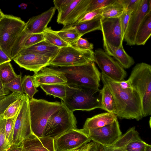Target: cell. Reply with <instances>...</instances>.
<instances>
[{
  "mask_svg": "<svg viewBox=\"0 0 151 151\" xmlns=\"http://www.w3.org/2000/svg\"><path fill=\"white\" fill-rule=\"evenodd\" d=\"M101 79L113 96L117 109V117L121 119H135L137 121L142 119L141 99L136 91L132 88H122L116 81L102 73Z\"/></svg>",
  "mask_w": 151,
  "mask_h": 151,
  "instance_id": "6da1fadb",
  "label": "cell"
},
{
  "mask_svg": "<svg viewBox=\"0 0 151 151\" xmlns=\"http://www.w3.org/2000/svg\"><path fill=\"white\" fill-rule=\"evenodd\" d=\"M62 73L67 80V85L75 88H99L101 73L94 62L73 67H54Z\"/></svg>",
  "mask_w": 151,
  "mask_h": 151,
  "instance_id": "7a4b0ae2",
  "label": "cell"
},
{
  "mask_svg": "<svg viewBox=\"0 0 151 151\" xmlns=\"http://www.w3.org/2000/svg\"><path fill=\"white\" fill-rule=\"evenodd\" d=\"M141 99L143 117L151 114V66L145 63L137 64L128 80Z\"/></svg>",
  "mask_w": 151,
  "mask_h": 151,
  "instance_id": "3957f363",
  "label": "cell"
},
{
  "mask_svg": "<svg viewBox=\"0 0 151 151\" xmlns=\"http://www.w3.org/2000/svg\"><path fill=\"white\" fill-rule=\"evenodd\" d=\"M63 101L73 112L76 110L89 111L97 108L103 109L101 90L99 88L70 87Z\"/></svg>",
  "mask_w": 151,
  "mask_h": 151,
  "instance_id": "277c9868",
  "label": "cell"
},
{
  "mask_svg": "<svg viewBox=\"0 0 151 151\" xmlns=\"http://www.w3.org/2000/svg\"><path fill=\"white\" fill-rule=\"evenodd\" d=\"M29 103L32 133L38 137H42L49 118L61 108V103L33 98L29 99Z\"/></svg>",
  "mask_w": 151,
  "mask_h": 151,
  "instance_id": "5b68a950",
  "label": "cell"
},
{
  "mask_svg": "<svg viewBox=\"0 0 151 151\" xmlns=\"http://www.w3.org/2000/svg\"><path fill=\"white\" fill-rule=\"evenodd\" d=\"M62 106L49 117L43 136L55 139L68 131L77 128V121L73 112L61 100Z\"/></svg>",
  "mask_w": 151,
  "mask_h": 151,
  "instance_id": "8992f818",
  "label": "cell"
},
{
  "mask_svg": "<svg viewBox=\"0 0 151 151\" xmlns=\"http://www.w3.org/2000/svg\"><path fill=\"white\" fill-rule=\"evenodd\" d=\"M94 62V52L82 49L74 45L60 48L56 55L50 62L49 65L54 67L79 66Z\"/></svg>",
  "mask_w": 151,
  "mask_h": 151,
  "instance_id": "52a82bcc",
  "label": "cell"
},
{
  "mask_svg": "<svg viewBox=\"0 0 151 151\" xmlns=\"http://www.w3.org/2000/svg\"><path fill=\"white\" fill-rule=\"evenodd\" d=\"M25 24L20 18L9 14H4L0 20V46L11 59L12 49Z\"/></svg>",
  "mask_w": 151,
  "mask_h": 151,
  "instance_id": "ba28073f",
  "label": "cell"
},
{
  "mask_svg": "<svg viewBox=\"0 0 151 151\" xmlns=\"http://www.w3.org/2000/svg\"><path fill=\"white\" fill-rule=\"evenodd\" d=\"M29 97L23 94L22 101L14 125L12 145H19L33 134L31 128Z\"/></svg>",
  "mask_w": 151,
  "mask_h": 151,
  "instance_id": "9c48e42d",
  "label": "cell"
},
{
  "mask_svg": "<svg viewBox=\"0 0 151 151\" xmlns=\"http://www.w3.org/2000/svg\"><path fill=\"white\" fill-rule=\"evenodd\" d=\"M91 141L83 129H72L54 139V147L57 151L77 150Z\"/></svg>",
  "mask_w": 151,
  "mask_h": 151,
  "instance_id": "30bf717a",
  "label": "cell"
},
{
  "mask_svg": "<svg viewBox=\"0 0 151 151\" xmlns=\"http://www.w3.org/2000/svg\"><path fill=\"white\" fill-rule=\"evenodd\" d=\"M96 63L105 76L115 81L124 80L127 73L124 68L103 50L98 49L94 52Z\"/></svg>",
  "mask_w": 151,
  "mask_h": 151,
  "instance_id": "8fae6325",
  "label": "cell"
},
{
  "mask_svg": "<svg viewBox=\"0 0 151 151\" xmlns=\"http://www.w3.org/2000/svg\"><path fill=\"white\" fill-rule=\"evenodd\" d=\"M85 131L93 142L105 146L113 145L122 135L117 119L101 127Z\"/></svg>",
  "mask_w": 151,
  "mask_h": 151,
  "instance_id": "7c38bea8",
  "label": "cell"
},
{
  "mask_svg": "<svg viewBox=\"0 0 151 151\" xmlns=\"http://www.w3.org/2000/svg\"><path fill=\"white\" fill-rule=\"evenodd\" d=\"M151 11V0H140L132 13L124 40L129 45H135V39L138 29L147 14Z\"/></svg>",
  "mask_w": 151,
  "mask_h": 151,
  "instance_id": "4fadbf2b",
  "label": "cell"
},
{
  "mask_svg": "<svg viewBox=\"0 0 151 151\" xmlns=\"http://www.w3.org/2000/svg\"><path fill=\"white\" fill-rule=\"evenodd\" d=\"M103 41L112 46L119 47L123 44L120 18H104L101 19V30Z\"/></svg>",
  "mask_w": 151,
  "mask_h": 151,
  "instance_id": "5bb4252c",
  "label": "cell"
},
{
  "mask_svg": "<svg viewBox=\"0 0 151 151\" xmlns=\"http://www.w3.org/2000/svg\"><path fill=\"white\" fill-rule=\"evenodd\" d=\"M52 59L47 56L26 52H20L13 59L20 68L37 73L49 65Z\"/></svg>",
  "mask_w": 151,
  "mask_h": 151,
  "instance_id": "9a60e30c",
  "label": "cell"
},
{
  "mask_svg": "<svg viewBox=\"0 0 151 151\" xmlns=\"http://www.w3.org/2000/svg\"><path fill=\"white\" fill-rule=\"evenodd\" d=\"M32 76L36 88L43 85L67 84V80L63 74L51 66L42 68Z\"/></svg>",
  "mask_w": 151,
  "mask_h": 151,
  "instance_id": "2e32d148",
  "label": "cell"
},
{
  "mask_svg": "<svg viewBox=\"0 0 151 151\" xmlns=\"http://www.w3.org/2000/svg\"><path fill=\"white\" fill-rule=\"evenodd\" d=\"M56 9L52 7L38 15L30 18L26 23L23 30L32 34L43 32L53 17Z\"/></svg>",
  "mask_w": 151,
  "mask_h": 151,
  "instance_id": "e0dca14e",
  "label": "cell"
},
{
  "mask_svg": "<svg viewBox=\"0 0 151 151\" xmlns=\"http://www.w3.org/2000/svg\"><path fill=\"white\" fill-rule=\"evenodd\" d=\"M24 151H54V139L42 136L38 137L33 134L19 145Z\"/></svg>",
  "mask_w": 151,
  "mask_h": 151,
  "instance_id": "ac0fdd59",
  "label": "cell"
},
{
  "mask_svg": "<svg viewBox=\"0 0 151 151\" xmlns=\"http://www.w3.org/2000/svg\"><path fill=\"white\" fill-rule=\"evenodd\" d=\"M103 45L104 51L113 57L123 68H129L134 64V60L125 52L123 44L116 47L103 41Z\"/></svg>",
  "mask_w": 151,
  "mask_h": 151,
  "instance_id": "d6986e66",
  "label": "cell"
},
{
  "mask_svg": "<svg viewBox=\"0 0 151 151\" xmlns=\"http://www.w3.org/2000/svg\"><path fill=\"white\" fill-rule=\"evenodd\" d=\"M116 119L117 116L114 114L108 112L100 114L87 118L83 129L86 130L101 128L112 123Z\"/></svg>",
  "mask_w": 151,
  "mask_h": 151,
  "instance_id": "ffe728a7",
  "label": "cell"
},
{
  "mask_svg": "<svg viewBox=\"0 0 151 151\" xmlns=\"http://www.w3.org/2000/svg\"><path fill=\"white\" fill-rule=\"evenodd\" d=\"M60 48L44 40L34 45L23 49L21 52H32L47 57L52 59L56 55Z\"/></svg>",
  "mask_w": 151,
  "mask_h": 151,
  "instance_id": "44dd1931",
  "label": "cell"
},
{
  "mask_svg": "<svg viewBox=\"0 0 151 151\" xmlns=\"http://www.w3.org/2000/svg\"><path fill=\"white\" fill-rule=\"evenodd\" d=\"M151 35V11L145 16L137 30L135 45H144Z\"/></svg>",
  "mask_w": 151,
  "mask_h": 151,
  "instance_id": "7402d4cb",
  "label": "cell"
},
{
  "mask_svg": "<svg viewBox=\"0 0 151 151\" xmlns=\"http://www.w3.org/2000/svg\"><path fill=\"white\" fill-rule=\"evenodd\" d=\"M40 86L47 95L58 97L63 101L66 98L70 87L67 84L43 85Z\"/></svg>",
  "mask_w": 151,
  "mask_h": 151,
  "instance_id": "603a6c76",
  "label": "cell"
},
{
  "mask_svg": "<svg viewBox=\"0 0 151 151\" xmlns=\"http://www.w3.org/2000/svg\"><path fill=\"white\" fill-rule=\"evenodd\" d=\"M56 32L64 41L70 45H74L78 40L82 37L76 27L72 24L64 26Z\"/></svg>",
  "mask_w": 151,
  "mask_h": 151,
  "instance_id": "cb8c5ba5",
  "label": "cell"
},
{
  "mask_svg": "<svg viewBox=\"0 0 151 151\" xmlns=\"http://www.w3.org/2000/svg\"><path fill=\"white\" fill-rule=\"evenodd\" d=\"M103 84V87L101 89L103 110L116 115L117 109L113 96L107 86L104 83Z\"/></svg>",
  "mask_w": 151,
  "mask_h": 151,
  "instance_id": "d4e9b609",
  "label": "cell"
},
{
  "mask_svg": "<svg viewBox=\"0 0 151 151\" xmlns=\"http://www.w3.org/2000/svg\"><path fill=\"white\" fill-rule=\"evenodd\" d=\"M102 17L101 15H99L92 20L71 24L76 27L82 36L91 32L100 30L101 19Z\"/></svg>",
  "mask_w": 151,
  "mask_h": 151,
  "instance_id": "484cf974",
  "label": "cell"
},
{
  "mask_svg": "<svg viewBox=\"0 0 151 151\" xmlns=\"http://www.w3.org/2000/svg\"><path fill=\"white\" fill-rule=\"evenodd\" d=\"M91 0H81L63 24L65 26L76 23L80 17L85 13Z\"/></svg>",
  "mask_w": 151,
  "mask_h": 151,
  "instance_id": "4316f807",
  "label": "cell"
},
{
  "mask_svg": "<svg viewBox=\"0 0 151 151\" xmlns=\"http://www.w3.org/2000/svg\"><path fill=\"white\" fill-rule=\"evenodd\" d=\"M124 10L119 0L102 8L101 16L104 18H119Z\"/></svg>",
  "mask_w": 151,
  "mask_h": 151,
  "instance_id": "83f0119b",
  "label": "cell"
},
{
  "mask_svg": "<svg viewBox=\"0 0 151 151\" xmlns=\"http://www.w3.org/2000/svg\"><path fill=\"white\" fill-rule=\"evenodd\" d=\"M141 139L139 133L134 127L129 129L125 134L122 135L119 139L112 145L111 147L123 149L130 142Z\"/></svg>",
  "mask_w": 151,
  "mask_h": 151,
  "instance_id": "f1b7e54d",
  "label": "cell"
},
{
  "mask_svg": "<svg viewBox=\"0 0 151 151\" xmlns=\"http://www.w3.org/2000/svg\"><path fill=\"white\" fill-rule=\"evenodd\" d=\"M43 32L45 40L55 46L60 48L69 45L59 37L56 31L52 29L51 27H47Z\"/></svg>",
  "mask_w": 151,
  "mask_h": 151,
  "instance_id": "f546056e",
  "label": "cell"
},
{
  "mask_svg": "<svg viewBox=\"0 0 151 151\" xmlns=\"http://www.w3.org/2000/svg\"><path fill=\"white\" fill-rule=\"evenodd\" d=\"M17 76L10 62L0 65V78L4 84L12 81Z\"/></svg>",
  "mask_w": 151,
  "mask_h": 151,
  "instance_id": "4dcf8cb0",
  "label": "cell"
},
{
  "mask_svg": "<svg viewBox=\"0 0 151 151\" xmlns=\"http://www.w3.org/2000/svg\"><path fill=\"white\" fill-rule=\"evenodd\" d=\"M23 92L30 99L32 98L35 94L38 92L35 87L33 78L30 75H25L22 78Z\"/></svg>",
  "mask_w": 151,
  "mask_h": 151,
  "instance_id": "1f68e13d",
  "label": "cell"
},
{
  "mask_svg": "<svg viewBox=\"0 0 151 151\" xmlns=\"http://www.w3.org/2000/svg\"><path fill=\"white\" fill-rule=\"evenodd\" d=\"M22 73H20L14 79L4 84L5 88L12 92L24 94L22 84Z\"/></svg>",
  "mask_w": 151,
  "mask_h": 151,
  "instance_id": "d6a6232c",
  "label": "cell"
},
{
  "mask_svg": "<svg viewBox=\"0 0 151 151\" xmlns=\"http://www.w3.org/2000/svg\"><path fill=\"white\" fill-rule=\"evenodd\" d=\"M23 94L12 92L4 98H0V115L3 114L6 109L11 104L19 99L22 98Z\"/></svg>",
  "mask_w": 151,
  "mask_h": 151,
  "instance_id": "836d02e7",
  "label": "cell"
},
{
  "mask_svg": "<svg viewBox=\"0 0 151 151\" xmlns=\"http://www.w3.org/2000/svg\"><path fill=\"white\" fill-rule=\"evenodd\" d=\"M6 119L3 114L0 115V151H7L12 145L7 140L5 135Z\"/></svg>",
  "mask_w": 151,
  "mask_h": 151,
  "instance_id": "e575fe53",
  "label": "cell"
},
{
  "mask_svg": "<svg viewBox=\"0 0 151 151\" xmlns=\"http://www.w3.org/2000/svg\"><path fill=\"white\" fill-rule=\"evenodd\" d=\"M22 99L23 97L16 100L8 106L3 114L4 119L12 118L17 115L22 105Z\"/></svg>",
  "mask_w": 151,
  "mask_h": 151,
  "instance_id": "d590c367",
  "label": "cell"
},
{
  "mask_svg": "<svg viewBox=\"0 0 151 151\" xmlns=\"http://www.w3.org/2000/svg\"><path fill=\"white\" fill-rule=\"evenodd\" d=\"M17 114L13 117L6 119V121L5 129V137L11 145L13 141L14 124Z\"/></svg>",
  "mask_w": 151,
  "mask_h": 151,
  "instance_id": "8d00e7d4",
  "label": "cell"
},
{
  "mask_svg": "<svg viewBox=\"0 0 151 151\" xmlns=\"http://www.w3.org/2000/svg\"><path fill=\"white\" fill-rule=\"evenodd\" d=\"M147 144L141 139L134 140L130 142L125 146V151H145Z\"/></svg>",
  "mask_w": 151,
  "mask_h": 151,
  "instance_id": "74e56055",
  "label": "cell"
},
{
  "mask_svg": "<svg viewBox=\"0 0 151 151\" xmlns=\"http://www.w3.org/2000/svg\"><path fill=\"white\" fill-rule=\"evenodd\" d=\"M80 1L81 0H73L67 8L63 12L58 14L57 16V22L58 24H63Z\"/></svg>",
  "mask_w": 151,
  "mask_h": 151,
  "instance_id": "f35d334b",
  "label": "cell"
},
{
  "mask_svg": "<svg viewBox=\"0 0 151 151\" xmlns=\"http://www.w3.org/2000/svg\"><path fill=\"white\" fill-rule=\"evenodd\" d=\"M115 1V0H91V3L86 10L85 13L103 8L113 3Z\"/></svg>",
  "mask_w": 151,
  "mask_h": 151,
  "instance_id": "ab89813d",
  "label": "cell"
},
{
  "mask_svg": "<svg viewBox=\"0 0 151 151\" xmlns=\"http://www.w3.org/2000/svg\"><path fill=\"white\" fill-rule=\"evenodd\" d=\"M133 10H124L122 15L119 17L120 19L121 28L123 40L127 30L129 18Z\"/></svg>",
  "mask_w": 151,
  "mask_h": 151,
  "instance_id": "60d3db41",
  "label": "cell"
},
{
  "mask_svg": "<svg viewBox=\"0 0 151 151\" xmlns=\"http://www.w3.org/2000/svg\"><path fill=\"white\" fill-rule=\"evenodd\" d=\"M44 40V35L43 32L32 34L26 42L23 50L34 45Z\"/></svg>",
  "mask_w": 151,
  "mask_h": 151,
  "instance_id": "b9f144b4",
  "label": "cell"
},
{
  "mask_svg": "<svg viewBox=\"0 0 151 151\" xmlns=\"http://www.w3.org/2000/svg\"><path fill=\"white\" fill-rule=\"evenodd\" d=\"M102 8L96 9L91 12L86 13L81 16L76 23L92 20L99 15H101Z\"/></svg>",
  "mask_w": 151,
  "mask_h": 151,
  "instance_id": "7bdbcfd3",
  "label": "cell"
},
{
  "mask_svg": "<svg viewBox=\"0 0 151 151\" xmlns=\"http://www.w3.org/2000/svg\"><path fill=\"white\" fill-rule=\"evenodd\" d=\"M73 0H54V8L58 11V14L64 11Z\"/></svg>",
  "mask_w": 151,
  "mask_h": 151,
  "instance_id": "ee69618b",
  "label": "cell"
},
{
  "mask_svg": "<svg viewBox=\"0 0 151 151\" xmlns=\"http://www.w3.org/2000/svg\"><path fill=\"white\" fill-rule=\"evenodd\" d=\"M74 46L79 48L86 50H92L93 48V45L90 43L86 39L81 37L77 41Z\"/></svg>",
  "mask_w": 151,
  "mask_h": 151,
  "instance_id": "f6af8a7d",
  "label": "cell"
},
{
  "mask_svg": "<svg viewBox=\"0 0 151 151\" xmlns=\"http://www.w3.org/2000/svg\"><path fill=\"white\" fill-rule=\"evenodd\" d=\"M124 10H133L139 4L140 0H119Z\"/></svg>",
  "mask_w": 151,
  "mask_h": 151,
  "instance_id": "bcb514c9",
  "label": "cell"
},
{
  "mask_svg": "<svg viewBox=\"0 0 151 151\" xmlns=\"http://www.w3.org/2000/svg\"><path fill=\"white\" fill-rule=\"evenodd\" d=\"M96 151H125L123 149L115 148L97 144Z\"/></svg>",
  "mask_w": 151,
  "mask_h": 151,
  "instance_id": "7dc6e473",
  "label": "cell"
},
{
  "mask_svg": "<svg viewBox=\"0 0 151 151\" xmlns=\"http://www.w3.org/2000/svg\"><path fill=\"white\" fill-rule=\"evenodd\" d=\"M12 60L2 50L0 47V65Z\"/></svg>",
  "mask_w": 151,
  "mask_h": 151,
  "instance_id": "c3c4849f",
  "label": "cell"
},
{
  "mask_svg": "<svg viewBox=\"0 0 151 151\" xmlns=\"http://www.w3.org/2000/svg\"><path fill=\"white\" fill-rule=\"evenodd\" d=\"M119 86L123 89L132 88L128 80H123L120 81H116Z\"/></svg>",
  "mask_w": 151,
  "mask_h": 151,
  "instance_id": "681fc988",
  "label": "cell"
},
{
  "mask_svg": "<svg viewBox=\"0 0 151 151\" xmlns=\"http://www.w3.org/2000/svg\"><path fill=\"white\" fill-rule=\"evenodd\" d=\"M94 142H90L86 145L77 149L75 151H90Z\"/></svg>",
  "mask_w": 151,
  "mask_h": 151,
  "instance_id": "f907efd6",
  "label": "cell"
},
{
  "mask_svg": "<svg viewBox=\"0 0 151 151\" xmlns=\"http://www.w3.org/2000/svg\"><path fill=\"white\" fill-rule=\"evenodd\" d=\"M7 151H24L19 145H12Z\"/></svg>",
  "mask_w": 151,
  "mask_h": 151,
  "instance_id": "816d5d0a",
  "label": "cell"
},
{
  "mask_svg": "<svg viewBox=\"0 0 151 151\" xmlns=\"http://www.w3.org/2000/svg\"><path fill=\"white\" fill-rule=\"evenodd\" d=\"M10 91L8 90L4 92L0 91V98L4 97L10 94Z\"/></svg>",
  "mask_w": 151,
  "mask_h": 151,
  "instance_id": "f5cc1de1",
  "label": "cell"
},
{
  "mask_svg": "<svg viewBox=\"0 0 151 151\" xmlns=\"http://www.w3.org/2000/svg\"><path fill=\"white\" fill-rule=\"evenodd\" d=\"M8 90L5 88L4 84L0 78V91L4 92Z\"/></svg>",
  "mask_w": 151,
  "mask_h": 151,
  "instance_id": "db71d44e",
  "label": "cell"
},
{
  "mask_svg": "<svg viewBox=\"0 0 151 151\" xmlns=\"http://www.w3.org/2000/svg\"><path fill=\"white\" fill-rule=\"evenodd\" d=\"M145 151H151V146L147 144L146 147Z\"/></svg>",
  "mask_w": 151,
  "mask_h": 151,
  "instance_id": "11a10c76",
  "label": "cell"
},
{
  "mask_svg": "<svg viewBox=\"0 0 151 151\" xmlns=\"http://www.w3.org/2000/svg\"><path fill=\"white\" fill-rule=\"evenodd\" d=\"M4 14L0 9V20L3 17Z\"/></svg>",
  "mask_w": 151,
  "mask_h": 151,
  "instance_id": "9f6ffc18",
  "label": "cell"
},
{
  "mask_svg": "<svg viewBox=\"0 0 151 151\" xmlns=\"http://www.w3.org/2000/svg\"><path fill=\"white\" fill-rule=\"evenodd\" d=\"M90 151H96V150L94 148H92L90 149Z\"/></svg>",
  "mask_w": 151,
  "mask_h": 151,
  "instance_id": "6f0895ef",
  "label": "cell"
},
{
  "mask_svg": "<svg viewBox=\"0 0 151 151\" xmlns=\"http://www.w3.org/2000/svg\"><path fill=\"white\" fill-rule=\"evenodd\" d=\"M76 150H68L67 151H75ZM54 151H57L56 150H55V149Z\"/></svg>",
  "mask_w": 151,
  "mask_h": 151,
  "instance_id": "680465c9",
  "label": "cell"
},
{
  "mask_svg": "<svg viewBox=\"0 0 151 151\" xmlns=\"http://www.w3.org/2000/svg\"></svg>",
  "mask_w": 151,
  "mask_h": 151,
  "instance_id": "91938a15",
  "label": "cell"
}]
</instances>
